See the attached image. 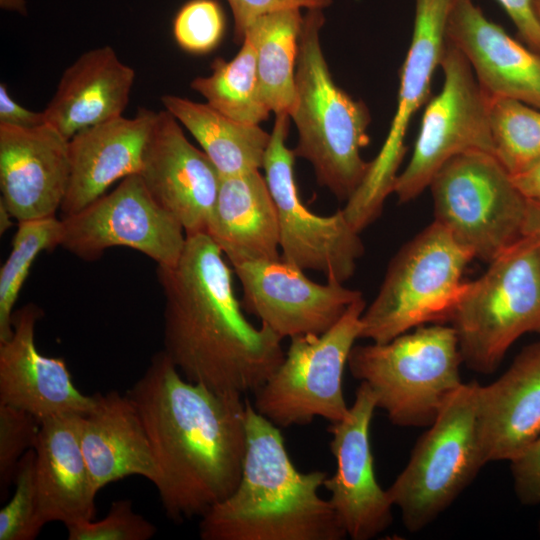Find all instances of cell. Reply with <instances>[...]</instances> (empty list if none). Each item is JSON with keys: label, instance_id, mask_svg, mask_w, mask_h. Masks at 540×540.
<instances>
[{"label": "cell", "instance_id": "1", "mask_svg": "<svg viewBox=\"0 0 540 540\" xmlns=\"http://www.w3.org/2000/svg\"><path fill=\"white\" fill-rule=\"evenodd\" d=\"M148 434L167 517H202L230 496L246 453V401L186 380L162 351L126 392Z\"/></svg>", "mask_w": 540, "mask_h": 540}, {"label": "cell", "instance_id": "2", "mask_svg": "<svg viewBox=\"0 0 540 540\" xmlns=\"http://www.w3.org/2000/svg\"><path fill=\"white\" fill-rule=\"evenodd\" d=\"M156 273L163 352L181 375L218 392L255 393L283 362V339L247 320L219 247L206 233L187 235L178 262Z\"/></svg>", "mask_w": 540, "mask_h": 540}, {"label": "cell", "instance_id": "3", "mask_svg": "<svg viewBox=\"0 0 540 540\" xmlns=\"http://www.w3.org/2000/svg\"><path fill=\"white\" fill-rule=\"evenodd\" d=\"M247 446L241 479L199 523L203 540H342L347 533L318 491L327 472L298 471L278 426L246 400Z\"/></svg>", "mask_w": 540, "mask_h": 540}, {"label": "cell", "instance_id": "4", "mask_svg": "<svg viewBox=\"0 0 540 540\" xmlns=\"http://www.w3.org/2000/svg\"><path fill=\"white\" fill-rule=\"evenodd\" d=\"M322 9H307L298 40L296 98L290 113L298 132L296 157L313 167L317 183L347 201L363 182L370 162L361 150L369 144V110L334 82L322 52Z\"/></svg>", "mask_w": 540, "mask_h": 540}, {"label": "cell", "instance_id": "5", "mask_svg": "<svg viewBox=\"0 0 540 540\" xmlns=\"http://www.w3.org/2000/svg\"><path fill=\"white\" fill-rule=\"evenodd\" d=\"M452 326H419L386 343L354 345L347 366L372 390L377 408L400 427L430 426L463 384Z\"/></svg>", "mask_w": 540, "mask_h": 540}, {"label": "cell", "instance_id": "6", "mask_svg": "<svg viewBox=\"0 0 540 540\" xmlns=\"http://www.w3.org/2000/svg\"><path fill=\"white\" fill-rule=\"evenodd\" d=\"M465 282L449 322L463 363L491 374L508 349L528 332L540 331V248L522 235Z\"/></svg>", "mask_w": 540, "mask_h": 540}, {"label": "cell", "instance_id": "7", "mask_svg": "<svg viewBox=\"0 0 540 540\" xmlns=\"http://www.w3.org/2000/svg\"><path fill=\"white\" fill-rule=\"evenodd\" d=\"M472 259L446 228L432 222L391 259L362 314L360 338L386 343L412 328L449 321Z\"/></svg>", "mask_w": 540, "mask_h": 540}, {"label": "cell", "instance_id": "8", "mask_svg": "<svg viewBox=\"0 0 540 540\" xmlns=\"http://www.w3.org/2000/svg\"><path fill=\"white\" fill-rule=\"evenodd\" d=\"M478 383H463L418 439L387 493L405 528L418 532L444 512L485 465L478 441Z\"/></svg>", "mask_w": 540, "mask_h": 540}, {"label": "cell", "instance_id": "9", "mask_svg": "<svg viewBox=\"0 0 540 540\" xmlns=\"http://www.w3.org/2000/svg\"><path fill=\"white\" fill-rule=\"evenodd\" d=\"M429 188L434 221L473 258L490 263L522 236L527 199L495 155H456L435 173Z\"/></svg>", "mask_w": 540, "mask_h": 540}, {"label": "cell", "instance_id": "10", "mask_svg": "<svg viewBox=\"0 0 540 540\" xmlns=\"http://www.w3.org/2000/svg\"><path fill=\"white\" fill-rule=\"evenodd\" d=\"M365 308L362 297L323 334L291 337L283 362L255 392L254 409L279 428L307 425L315 417L330 423L346 418L343 374Z\"/></svg>", "mask_w": 540, "mask_h": 540}, {"label": "cell", "instance_id": "11", "mask_svg": "<svg viewBox=\"0 0 540 540\" xmlns=\"http://www.w3.org/2000/svg\"><path fill=\"white\" fill-rule=\"evenodd\" d=\"M440 67L441 91L427 103L411 158L396 177L399 202L418 197L435 173L452 157L483 151L494 154L490 96L480 86L465 56L446 41Z\"/></svg>", "mask_w": 540, "mask_h": 540}, {"label": "cell", "instance_id": "12", "mask_svg": "<svg viewBox=\"0 0 540 540\" xmlns=\"http://www.w3.org/2000/svg\"><path fill=\"white\" fill-rule=\"evenodd\" d=\"M289 124L290 115H276L262 168L277 208L281 258L303 271L345 283L364 253L360 232L342 209L323 216L302 203L294 174L296 156L286 145Z\"/></svg>", "mask_w": 540, "mask_h": 540}, {"label": "cell", "instance_id": "13", "mask_svg": "<svg viewBox=\"0 0 540 540\" xmlns=\"http://www.w3.org/2000/svg\"><path fill=\"white\" fill-rule=\"evenodd\" d=\"M454 0H415L411 43L400 71L397 107L388 134L356 192L342 209L359 232L381 214L398 176L411 119L428 100L434 72L446 47L445 28Z\"/></svg>", "mask_w": 540, "mask_h": 540}, {"label": "cell", "instance_id": "14", "mask_svg": "<svg viewBox=\"0 0 540 540\" xmlns=\"http://www.w3.org/2000/svg\"><path fill=\"white\" fill-rule=\"evenodd\" d=\"M62 221L60 247L85 261L99 259L112 247H128L157 266H171L186 243L183 227L153 199L139 174Z\"/></svg>", "mask_w": 540, "mask_h": 540}, {"label": "cell", "instance_id": "15", "mask_svg": "<svg viewBox=\"0 0 540 540\" xmlns=\"http://www.w3.org/2000/svg\"><path fill=\"white\" fill-rule=\"evenodd\" d=\"M242 307L280 338L320 335L330 329L362 293L334 279L317 283L282 258L236 263Z\"/></svg>", "mask_w": 540, "mask_h": 540}, {"label": "cell", "instance_id": "16", "mask_svg": "<svg viewBox=\"0 0 540 540\" xmlns=\"http://www.w3.org/2000/svg\"><path fill=\"white\" fill-rule=\"evenodd\" d=\"M376 408L372 390L361 382L347 417L328 427L337 468L323 486L347 536L353 540L372 539L393 520V505L375 477L370 446V424Z\"/></svg>", "mask_w": 540, "mask_h": 540}, {"label": "cell", "instance_id": "17", "mask_svg": "<svg viewBox=\"0 0 540 540\" xmlns=\"http://www.w3.org/2000/svg\"><path fill=\"white\" fill-rule=\"evenodd\" d=\"M139 175L153 199L180 223L186 236L206 233L221 175L166 110L157 113Z\"/></svg>", "mask_w": 540, "mask_h": 540}, {"label": "cell", "instance_id": "18", "mask_svg": "<svg viewBox=\"0 0 540 540\" xmlns=\"http://www.w3.org/2000/svg\"><path fill=\"white\" fill-rule=\"evenodd\" d=\"M69 179V140L58 130L0 124V202L14 219L55 216Z\"/></svg>", "mask_w": 540, "mask_h": 540}, {"label": "cell", "instance_id": "19", "mask_svg": "<svg viewBox=\"0 0 540 540\" xmlns=\"http://www.w3.org/2000/svg\"><path fill=\"white\" fill-rule=\"evenodd\" d=\"M43 311L29 303L12 316V335L0 342V403L24 410L40 421L63 414H86L94 394L78 390L62 358L42 355L35 329Z\"/></svg>", "mask_w": 540, "mask_h": 540}, {"label": "cell", "instance_id": "20", "mask_svg": "<svg viewBox=\"0 0 540 540\" xmlns=\"http://www.w3.org/2000/svg\"><path fill=\"white\" fill-rule=\"evenodd\" d=\"M445 36L465 56L488 96L540 109V53L489 20L473 0H454Z\"/></svg>", "mask_w": 540, "mask_h": 540}, {"label": "cell", "instance_id": "21", "mask_svg": "<svg viewBox=\"0 0 540 540\" xmlns=\"http://www.w3.org/2000/svg\"><path fill=\"white\" fill-rule=\"evenodd\" d=\"M157 113L139 108L133 118L120 116L69 139L70 179L60 208L63 217L82 210L118 180L140 173Z\"/></svg>", "mask_w": 540, "mask_h": 540}, {"label": "cell", "instance_id": "22", "mask_svg": "<svg viewBox=\"0 0 540 540\" xmlns=\"http://www.w3.org/2000/svg\"><path fill=\"white\" fill-rule=\"evenodd\" d=\"M482 459L512 461L540 435V341L522 349L509 368L476 394Z\"/></svg>", "mask_w": 540, "mask_h": 540}, {"label": "cell", "instance_id": "23", "mask_svg": "<svg viewBox=\"0 0 540 540\" xmlns=\"http://www.w3.org/2000/svg\"><path fill=\"white\" fill-rule=\"evenodd\" d=\"M82 414H63L41 421L35 444V483L45 524L93 520L97 491L81 441Z\"/></svg>", "mask_w": 540, "mask_h": 540}, {"label": "cell", "instance_id": "24", "mask_svg": "<svg viewBox=\"0 0 540 540\" xmlns=\"http://www.w3.org/2000/svg\"><path fill=\"white\" fill-rule=\"evenodd\" d=\"M94 397L93 408L81 416L80 441L95 490L132 475L154 485L157 464L133 401L115 390Z\"/></svg>", "mask_w": 540, "mask_h": 540}, {"label": "cell", "instance_id": "25", "mask_svg": "<svg viewBox=\"0 0 540 540\" xmlns=\"http://www.w3.org/2000/svg\"><path fill=\"white\" fill-rule=\"evenodd\" d=\"M134 79L133 68L111 46L89 50L63 72L43 111L45 121L69 140L85 128L123 116Z\"/></svg>", "mask_w": 540, "mask_h": 540}, {"label": "cell", "instance_id": "26", "mask_svg": "<svg viewBox=\"0 0 540 540\" xmlns=\"http://www.w3.org/2000/svg\"><path fill=\"white\" fill-rule=\"evenodd\" d=\"M206 234L231 265L281 258L277 208L260 170L221 177Z\"/></svg>", "mask_w": 540, "mask_h": 540}, {"label": "cell", "instance_id": "27", "mask_svg": "<svg viewBox=\"0 0 540 540\" xmlns=\"http://www.w3.org/2000/svg\"><path fill=\"white\" fill-rule=\"evenodd\" d=\"M161 102L196 139L221 177L260 170L271 133L259 125L236 121L208 103L164 95Z\"/></svg>", "mask_w": 540, "mask_h": 540}, {"label": "cell", "instance_id": "28", "mask_svg": "<svg viewBox=\"0 0 540 540\" xmlns=\"http://www.w3.org/2000/svg\"><path fill=\"white\" fill-rule=\"evenodd\" d=\"M300 10L290 8L264 14L246 32L256 46L263 99L275 115H290L295 104L298 40L303 19Z\"/></svg>", "mask_w": 540, "mask_h": 540}, {"label": "cell", "instance_id": "29", "mask_svg": "<svg viewBox=\"0 0 540 540\" xmlns=\"http://www.w3.org/2000/svg\"><path fill=\"white\" fill-rule=\"evenodd\" d=\"M211 71L190 84L210 106L243 123L259 125L268 118L271 111L260 90L256 46L250 35H245L241 49L230 61L215 58Z\"/></svg>", "mask_w": 540, "mask_h": 540}, {"label": "cell", "instance_id": "30", "mask_svg": "<svg viewBox=\"0 0 540 540\" xmlns=\"http://www.w3.org/2000/svg\"><path fill=\"white\" fill-rule=\"evenodd\" d=\"M63 221L50 216L19 221L11 251L0 269V342L13 332V308L36 257L61 246Z\"/></svg>", "mask_w": 540, "mask_h": 540}, {"label": "cell", "instance_id": "31", "mask_svg": "<svg viewBox=\"0 0 540 540\" xmlns=\"http://www.w3.org/2000/svg\"><path fill=\"white\" fill-rule=\"evenodd\" d=\"M494 154L510 175L540 160V109L521 101L490 97Z\"/></svg>", "mask_w": 540, "mask_h": 540}, {"label": "cell", "instance_id": "32", "mask_svg": "<svg viewBox=\"0 0 540 540\" xmlns=\"http://www.w3.org/2000/svg\"><path fill=\"white\" fill-rule=\"evenodd\" d=\"M15 491L0 510V540H33L45 525L41 519L35 483V450L20 459Z\"/></svg>", "mask_w": 540, "mask_h": 540}, {"label": "cell", "instance_id": "33", "mask_svg": "<svg viewBox=\"0 0 540 540\" xmlns=\"http://www.w3.org/2000/svg\"><path fill=\"white\" fill-rule=\"evenodd\" d=\"M225 16L216 0H190L177 12L173 34L178 45L194 54H205L220 43Z\"/></svg>", "mask_w": 540, "mask_h": 540}, {"label": "cell", "instance_id": "34", "mask_svg": "<svg viewBox=\"0 0 540 540\" xmlns=\"http://www.w3.org/2000/svg\"><path fill=\"white\" fill-rule=\"evenodd\" d=\"M41 421L34 415L0 403V490L7 495L19 461L37 442Z\"/></svg>", "mask_w": 540, "mask_h": 540}, {"label": "cell", "instance_id": "35", "mask_svg": "<svg viewBox=\"0 0 540 540\" xmlns=\"http://www.w3.org/2000/svg\"><path fill=\"white\" fill-rule=\"evenodd\" d=\"M66 529L69 540H148L157 532L154 524L135 512L129 499L112 502L99 521L74 522Z\"/></svg>", "mask_w": 540, "mask_h": 540}, {"label": "cell", "instance_id": "36", "mask_svg": "<svg viewBox=\"0 0 540 540\" xmlns=\"http://www.w3.org/2000/svg\"><path fill=\"white\" fill-rule=\"evenodd\" d=\"M234 18V42L242 44L249 26L260 16L290 8L324 9L332 0H226Z\"/></svg>", "mask_w": 540, "mask_h": 540}, {"label": "cell", "instance_id": "37", "mask_svg": "<svg viewBox=\"0 0 540 540\" xmlns=\"http://www.w3.org/2000/svg\"><path fill=\"white\" fill-rule=\"evenodd\" d=\"M510 464L517 498L524 505L540 504V435Z\"/></svg>", "mask_w": 540, "mask_h": 540}, {"label": "cell", "instance_id": "38", "mask_svg": "<svg viewBox=\"0 0 540 540\" xmlns=\"http://www.w3.org/2000/svg\"><path fill=\"white\" fill-rule=\"evenodd\" d=\"M514 23L519 36L532 50L540 53V19L533 0H496Z\"/></svg>", "mask_w": 540, "mask_h": 540}, {"label": "cell", "instance_id": "39", "mask_svg": "<svg viewBox=\"0 0 540 540\" xmlns=\"http://www.w3.org/2000/svg\"><path fill=\"white\" fill-rule=\"evenodd\" d=\"M43 112L31 111L18 104L8 93L4 83L0 85V124L20 128H34L45 124Z\"/></svg>", "mask_w": 540, "mask_h": 540}, {"label": "cell", "instance_id": "40", "mask_svg": "<svg viewBox=\"0 0 540 540\" xmlns=\"http://www.w3.org/2000/svg\"><path fill=\"white\" fill-rule=\"evenodd\" d=\"M511 177L527 200L540 203V160Z\"/></svg>", "mask_w": 540, "mask_h": 540}, {"label": "cell", "instance_id": "41", "mask_svg": "<svg viewBox=\"0 0 540 540\" xmlns=\"http://www.w3.org/2000/svg\"><path fill=\"white\" fill-rule=\"evenodd\" d=\"M522 235H528L536 239L540 248V203L527 200Z\"/></svg>", "mask_w": 540, "mask_h": 540}, {"label": "cell", "instance_id": "42", "mask_svg": "<svg viewBox=\"0 0 540 540\" xmlns=\"http://www.w3.org/2000/svg\"><path fill=\"white\" fill-rule=\"evenodd\" d=\"M12 215L2 202H0V233H5L12 226Z\"/></svg>", "mask_w": 540, "mask_h": 540}, {"label": "cell", "instance_id": "43", "mask_svg": "<svg viewBox=\"0 0 540 540\" xmlns=\"http://www.w3.org/2000/svg\"><path fill=\"white\" fill-rule=\"evenodd\" d=\"M533 4L536 10V13L540 19V0H533Z\"/></svg>", "mask_w": 540, "mask_h": 540}, {"label": "cell", "instance_id": "44", "mask_svg": "<svg viewBox=\"0 0 540 540\" xmlns=\"http://www.w3.org/2000/svg\"><path fill=\"white\" fill-rule=\"evenodd\" d=\"M539 533H540V522H539Z\"/></svg>", "mask_w": 540, "mask_h": 540}, {"label": "cell", "instance_id": "45", "mask_svg": "<svg viewBox=\"0 0 540 540\" xmlns=\"http://www.w3.org/2000/svg\"><path fill=\"white\" fill-rule=\"evenodd\" d=\"M539 333H540V331H539Z\"/></svg>", "mask_w": 540, "mask_h": 540}]
</instances>
